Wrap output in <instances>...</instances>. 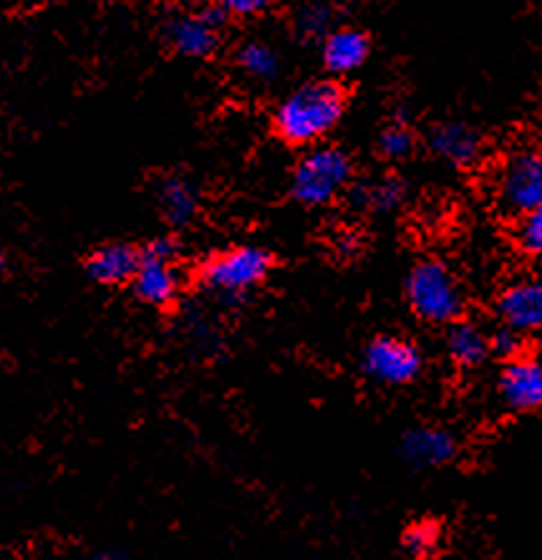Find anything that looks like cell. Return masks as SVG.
<instances>
[{"label": "cell", "mask_w": 542, "mask_h": 560, "mask_svg": "<svg viewBox=\"0 0 542 560\" xmlns=\"http://www.w3.org/2000/svg\"><path fill=\"white\" fill-rule=\"evenodd\" d=\"M346 112V92L335 81H310L295 89L275 109V135L291 147H310L339 125Z\"/></svg>", "instance_id": "cell-1"}, {"label": "cell", "mask_w": 542, "mask_h": 560, "mask_svg": "<svg viewBox=\"0 0 542 560\" xmlns=\"http://www.w3.org/2000/svg\"><path fill=\"white\" fill-rule=\"evenodd\" d=\"M404 293L409 308L424 324L449 326L464 313L462 288L455 273L437 258H426L409 270Z\"/></svg>", "instance_id": "cell-2"}, {"label": "cell", "mask_w": 542, "mask_h": 560, "mask_svg": "<svg viewBox=\"0 0 542 560\" xmlns=\"http://www.w3.org/2000/svg\"><path fill=\"white\" fill-rule=\"evenodd\" d=\"M353 179V162L341 147L320 144L295 164L291 195L306 208H323L346 192Z\"/></svg>", "instance_id": "cell-3"}, {"label": "cell", "mask_w": 542, "mask_h": 560, "mask_svg": "<svg viewBox=\"0 0 542 560\" xmlns=\"http://www.w3.org/2000/svg\"><path fill=\"white\" fill-rule=\"evenodd\" d=\"M273 255L258 245H240L212 255L200 268V283L208 293L225 303H237L268 278Z\"/></svg>", "instance_id": "cell-4"}, {"label": "cell", "mask_w": 542, "mask_h": 560, "mask_svg": "<svg viewBox=\"0 0 542 560\" xmlns=\"http://www.w3.org/2000/svg\"><path fill=\"white\" fill-rule=\"evenodd\" d=\"M495 202L510 218L542 202V152L535 147H517L499 162L495 172Z\"/></svg>", "instance_id": "cell-5"}, {"label": "cell", "mask_w": 542, "mask_h": 560, "mask_svg": "<svg viewBox=\"0 0 542 560\" xmlns=\"http://www.w3.org/2000/svg\"><path fill=\"white\" fill-rule=\"evenodd\" d=\"M142 253V260H139V268L134 278H131V288H134V295L146 306L164 308L169 303L177 301L179 295V273H177V255L179 245L172 237H157L146 245Z\"/></svg>", "instance_id": "cell-6"}, {"label": "cell", "mask_w": 542, "mask_h": 560, "mask_svg": "<svg viewBox=\"0 0 542 560\" xmlns=\"http://www.w3.org/2000/svg\"><path fill=\"white\" fill-rule=\"evenodd\" d=\"M361 369L381 386H406L424 372V353L416 343L399 336H376L366 343Z\"/></svg>", "instance_id": "cell-7"}, {"label": "cell", "mask_w": 542, "mask_h": 560, "mask_svg": "<svg viewBox=\"0 0 542 560\" xmlns=\"http://www.w3.org/2000/svg\"><path fill=\"white\" fill-rule=\"evenodd\" d=\"M227 13L220 8L208 5L200 13L175 15L167 23V40L177 54L190 56V59H204L215 54L220 46V28L225 26Z\"/></svg>", "instance_id": "cell-8"}, {"label": "cell", "mask_w": 542, "mask_h": 560, "mask_svg": "<svg viewBox=\"0 0 542 560\" xmlns=\"http://www.w3.org/2000/svg\"><path fill=\"white\" fill-rule=\"evenodd\" d=\"M497 392L510 411L542 409V361L525 357V353L505 361L497 378Z\"/></svg>", "instance_id": "cell-9"}, {"label": "cell", "mask_w": 542, "mask_h": 560, "mask_svg": "<svg viewBox=\"0 0 542 560\" xmlns=\"http://www.w3.org/2000/svg\"><path fill=\"white\" fill-rule=\"evenodd\" d=\"M497 316L517 334H542V278L515 280L499 293Z\"/></svg>", "instance_id": "cell-10"}, {"label": "cell", "mask_w": 542, "mask_h": 560, "mask_svg": "<svg viewBox=\"0 0 542 560\" xmlns=\"http://www.w3.org/2000/svg\"><path fill=\"white\" fill-rule=\"evenodd\" d=\"M399 452L406 465L429 469L449 465L457 457L459 444L455 434L441 430V427H414L401 436Z\"/></svg>", "instance_id": "cell-11"}, {"label": "cell", "mask_w": 542, "mask_h": 560, "mask_svg": "<svg viewBox=\"0 0 542 560\" xmlns=\"http://www.w3.org/2000/svg\"><path fill=\"white\" fill-rule=\"evenodd\" d=\"M372 54V40L364 31L358 28H335L328 31L323 38V66L333 77H346V73L358 71Z\"/></svg>", "instance_id": "cell-12"}, {"label": "cell", "mask_w": 542, "mask_h": 560, "mask_svg": "<svg viewBox=\"0 0 542 560\" xmlns=\"http://www.w3.org/2000/svg\"><path fill=\"white\" fill-rule=\"evenodd\" d=\"M429 150L455 167H472L482 156V137L464 121H445L429 131Z\"/></svg>", "instance_id": "cell-13"}, {"label": "cell", "mask_w": 542, "mask_h": 560, "mask_svg": "<svg viewBox=\"0 0 542 560\" xmlns=\"http://www.w3.org/2000/svg\"><path fill=\"white\" fill-rule=\"evenodd\" d=\"M142 253L131 248L127 243H109L96 248L86 260V273L102 285H121L131 283L134 278Z\"/></svg>", "instance_id": "cell-14"}, {"label": "cell", "mask_w": 542, "mask_h": 560, "mask_svg": "<svg viewBox=\"0 0 542 560\" xmlns=\"http://www.w3.org/2000/svg\"><path fill=\"white\" fill-rule=\"evenodd\" d=\"M445 346H447L449 359L462 369H478L492 357L490 334L484 331L482 326L470 324V320H462V318L455 320V324H449Z\"/></svg>", "instance_id": "cell-15"}, {"label": "cell", "mask_w": 542, "mask_h": 560, "mask_svg": "<svg viewBox=\"0 0 542 560\" xmlns=\"http://www.w3.org/2000/svg\"><path fill=\"white\" fill-rule=\"evenodd\" d=\"M160 208L164 220L169 222L172 228H187L197 215V208H200V195H197V187L185 177H164L157 189Z\"/></svg>", "instance_id": "cell-16"}, {"label": "cell", "mask_w": 542, "mask_h": 560, "mask_svg": "<svg viewBox=\"0 0 542 560\" xmlns=\"http://www.w3.org/2000/svg\"><path fill=\"white\" fill-rule=\"evenodd\" d=\"M406 187L399 177L364 179L358 185H349V200L356 210L364 212H391L404 202Z\"/></svg>", "instance_id": "cell-17"}, {"label": "cell", "mask_w": 542, "mask_h": 560, "mask_svg": "<svg viewBox=\"0 0 542 560\" xmlns=\"http://www.w3.org/2000/svg\"><path fill=\"white\" fill-rule=\"evenodd\" d=\"M441 548V528L434 521H416L401 533V550L412 560L437 556Z\"/></svg>", "instance_id": "cell-18"}, {"label": "cell", "mask_w": 542, "mask_h": 560, "mask_svg": "<svg viewBox=\"0 0 542 560\" xmlns=\"http://www.w3.org/2000/svg\"><path fill=\"white\" fill-rule=\"evenodd\" d=\"M237 66H240L250 79L270 81L275 79L281 61H278V54L268 44L250 40V44H245L240 51H237Z\"/></svg>", "instance_id": "cell-19"}, {"label": "cell", "mask_w": 542, "mask_h": 560, "mask_svg": "<svg viewBox=\"0 0 542 560\" xmlns=\"http://www.w3.org/2000/svg\"><path fill=\"white\" fill-rule=\"evenodd\" d=\"M416 150V137L406 125H389L379 135V154L391 162L409 160Z\"/></svg>", "instance_id": "cell-20"}, {"label": "cell", "mask_w": 542, "mask_h": 560, "mask_svg": "<svg viewBox=\"0 0 542 560\" xmlns=\"http://www.w3.org/2000/svg\"><path fill=\"white\" fill-rule=\"evenodd\" d=\"M333 19V8L323 3V0H310L301 8L298 19H295V28L303 38H316V36H326L328 26H331Z\"/></svg>", "instance_id": "cell-21"}, {"label": "cell", "mask_w": 542, "mask_h": 560, "mask_svg": "<svg viewBox=\"0 0 542 560\" xmlns=\"http://www.w3.org/2000/svg\"><path fill=\"white\" fill-rule=\"evenodd\" d=\"M515 241L517 248L525 255H530V258H542V202L530 212H525L520 222H517Z\"/></svg>", "instance_id": "cell-22"}, {"label": "cell", "mask_w": 542, "mask_h": 560, "mask_svg": "<svg viewBox=\"0 0 542 560\" xmlns=\"http://www.w3.org/2000/svg\"><path fill=\"white\" fill-rule=\"evenodd\" d=\"M490 351L495 353V357L505 359V361L522 357V353H525V336L517 334L515 328H510V326L497 328V331L490 336Z\"/></svg>", "instance_id": "cell-23"}, {"label": "cell", "mask_w": 542, "mask_h": 560, "mask_svg": "<svg viewBox=\"0 0 542 560\" xmlns=\"http://www.w3.org/2000/svg\"><path fill=\"white\" fill-rule=\"evenodd\" d=\"M204 3L220 8L227 15H243V19H248V15H258L266 11L270 0H204Z\"/></svg>", "instance_id": "cell-24"}, {"label": "cell", "mask_w": 542, "mask_h": 560, "mask_svg": "<svg viewBox=\"0 0 542 560\" xmlns=\"http://www.w3.org/2000/svg\"><path fill=\"white\" fill-rule=\"evenodd\" d=\"M89 560H134L129 553H125V550H117V548H106V550H98V553H94Z\"/></svg>", "instance_id": "cell-25"}, {"label": "cell", "mask_w": 542, "mask_h": 560, "mask_svg": "<svg viewBox=\"0 0 542 560\" xmlns=\"http://www.w3.org/2000/svg\"><path fill=\"white\" fill-rule=\"evenodd\" d=\"M3 270H5V253L0 248V273H3Z\"/></svg>", "instance_id": "cell-26"}]
</instances>
